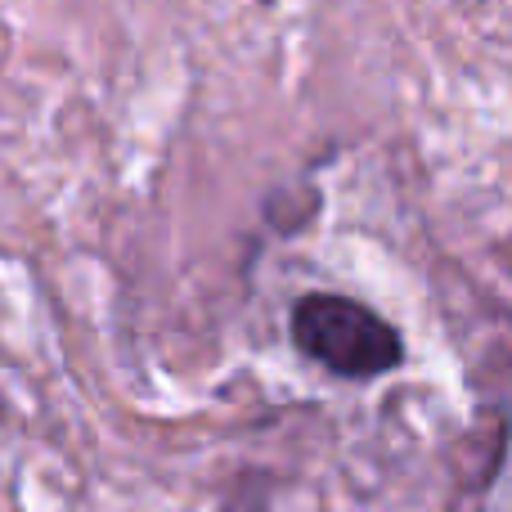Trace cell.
<instances>
[{
  "instance_id": "1",
  "label": "cell",
  "mask_w": 512,
  "mask_h": 512,
  "mask_svg": "<svg viewBox=\"0 0 512 512\" xmlns=\"http://www.w3.org/2000/svg\"><path fill=\"white\" fill-rule=\"evenodd\" d=\"M292 342L337 378H382L405 360V342L382 315L337 292H306L292 306Z\"/></svg>"
}]
</instances>
